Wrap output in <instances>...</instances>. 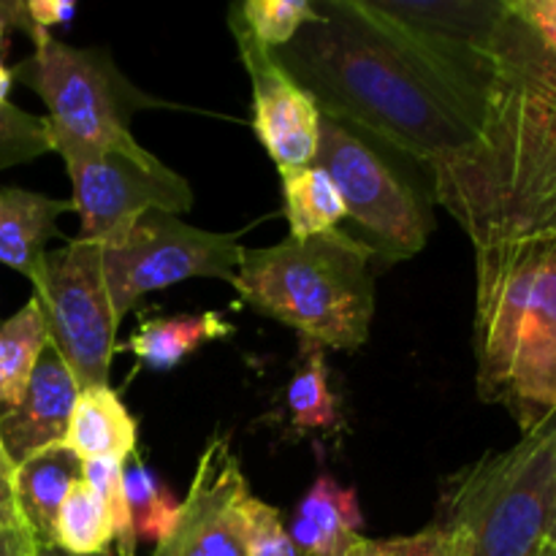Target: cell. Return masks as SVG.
I'll return each instance as SVG.
<instances>
[{
  "instance_id": "cell-20",
  "label": "cell",
  "mask_w": 556,
  "mask_h": 556,
  "mask_svg": "<svg viewBox=\"0 0 556 556\" xmlns=\"http://www.w3.org/2000/svg\"><path fill=\"white\" fill-rule=\"evenodd\" d=\"M286 405L296 429H334L340 424V410L329 386L326 348L299 337V364L286 389Z\"/></svg>"
},
{
  "instance_id": "cell-13",
  "label": "cell",
  "mask_w": 556,
  "mask_h": 556,
  "mask_svg": "<svg viewBox=\"0 0 556 556\" xmlns=\"http://www.w3.org/2000/svg\"><path fill=\"white\" fill-rule=\"evenodd\" d=\"M79 383L52 345L43 348L20 402L0 407V448L22 465L41 451L65 443Z\"/></svg>"
},
{
  "instance_id": "cell-15",
  "label": "cell",
  "mask_w": 556,
  "mask_h": 556,
  "mask_svg": "<svg viewBox=\"0 0 556 556\" xmlns=\"http://www.w3.org/2000/svg\"><path fill=\"white\" fill-rule=\"evenodd\" d=\"M65 212H74L71 199H52L11 185L0 188V264L33 280L49 239L60 237L58 217Z\"/></svg>"
},
{
  "instance_id": "cell-4",
  "label": "cell",
  "mask_w": 556,
  "mask_h": 556,
  "mask_svg": "<svg viewBox=\"0 0 556 556\" xmlns=\"http://www.w3.org/2000/svg\"><path fill=\"white\" fill-rule=\"evenodd\" d=\"M372 248L348 231L242 248L233 291L255 313L334 351L367 345L375 315Z\"/></svg>"
},
{
  "instance_id": "cell-29",
  "label": "cell",
  "mask_w": 556,
  "mask_h": 556,
  "mask_svg": "<svg viewBox=\"0 0 556 556\" xmlns=\"http://www.w3.org/2000/svg\"><path fill=\"white\" fill-rule=\"evenodd\" d=\"M27 16H30L33 22V43L36 47H41L43 41H49L52 38V27H60V25H68L71 20L76 16V3H71V0H27Z\"/></svg>"
},
{
  "instance_id": "cell-25",
  "label": "cell",
  "mask_w": 556,
  "mask_h": 556,
  "mask_svg": "<svg viewBox=\"0 0 556 556\" xmlns=\"http://www.w3.org/2000/svg\"><path fill=\"white\" fill-rule=\"evenodd\" d=\"M123 467L125 462H117V459L85 462V467H81V478H85L87 486L101 497L103 508H106L109 519H112L114 543H117L114 552L119 556H136V541H139V538H136L128 497H125Z\"/></svg>"
},
{
  "instance_id": "cell-30",
  "label": "cell",
  "mask_w": 556,
  "mask_h": 556,
  "mask_svg": "<svg viewBox=\"0 0 556 556\" xmlns=\"http://www.w3.org/2000/svg\"><path fill=\"white\" fill-rule=\"evenodd\" d=\"M510 5L556 54V0H510Z\"/></svg>"
},
{
  "instance_id": "cell-6",
  "label": "cell",
  "mask_w": 556,
  "mask_h": 556,
  "mask_svg": "<svg viewBox=\"0 0 556 556\" xmlns=\"http://www.w3.org/2000/svg\"><path fill=\"white\" fill-rule=\"evenodd\" d=\"M11 74L49 109V139L58 155L136 144L130 117L155 103L101 47H71L49 38Z\"/></svg>"
},
{
  "instance_id": "cell-17",
  "label": "cell",
  "mask_w": 556,
  "mask_h": 556,
  "mask_svg": "<svg viewBox=\"0 0 556 556\" xmlns=\"http://www.w3.org/2000/svg\"><path fill=\"white\" fill-rule=\"evenodd\" d=\"M85 462L65 445L41 451L14 470V500L22 521L36 543H52L54 519L68 497L71 486L81 478Z\"/></svg>"
},
{
  "instance_id": "cell-18",
  "label": "cell",
  "mask_w": 556,
  "mask_h": 556,
  "mask_svg": "<svg viewBox=\"0 0 556 556\" xmlns=\"http://www.w3.org/2000/svg\"><path fill=\"white\" fill-rule=\"evenodd\" d=\"M226 334H231V326L217 313L163 315L141 320L139 329L130 334L128 351L139 358L141 367L166 372L182 364L204 342L220 340Z\"/></svg>"
},
{
  "instance_id": "cell-12",
  "label": "cell",
  "mask_w": 556,
  "mask_h": 556,
  "mask_svg": "<svg viewBox=\"0 0 556 556\" xmlns=\"http://www.w3.org/2000/svg\"><path fill=\"white\" fill-rule=\"evenodd\" d=\"M228 27L253 87V130L277 172H299L315 163L320 136V109L299 81L277 63L275 52L261 47L237 11H228Z\"/></svg>"
},
{
  "instance_id": "cell-16",
  "label": "cell",
  "mask_w": 556,
  "mask_h": 556,
  "mask_svg": "<svg viewBox=\"0 0 556 556\" xmlns=\"http://www.w3.org/2000/svg\"><path fill=\"white\" fill-rule=\"evenodd\" d=\"M136 440H139L136 418L112 386L79 389L63 443L71 454L79 456L81 462H128L136 454Z\"/></svg>"
},
{
  "instance_id": "cell-34",
  "label": "cell",
  "mask_w": 556,
  "mask_h": 556,
  "mask_svg": "<svg viewBox=\"0 0 556 556\" xmlns=\"http://www.w3.org/2000/svg\"><path fill=\"white\" fill-rule=\"evenodd\" d=\"M11 85H14V74H11V71L3 65V60H0V106L9 103Z\"/></svg>"
},
{
  "instance_id": "cell-24",
  "label": "cell",
  "mask_w": 556,
  "mask_h": 556,
  "mask_svg": "<svg viewBox=\"0 0 556 556\" xmlns=\"http://www.w3.org/2000/svg\"><path fill=\"white\" fill-rule=\"evenodd\" d=\"M233 11L244 30L269 52L291 43L307 22L318 20V9L309 0H248Z\"/></svg>"
},
{
  "instance_id": "cell-28",
  "label": "cell",
  "mask_w": 556,
  "mask_h": 556,
  "mask_svg": "<svg viewBox=\"0 0 556 556\" xmlns=\"http://www.w3.org/2000/svg\"><path fill=\"white\" fill-rule=\"evenodd\" d=\"M348 556H454L448 535L440 525L427 527V530L416 532V535L405 538H383V541H372V538H358Z\"/></svg>"
},
{
  "instance_id": "cell-1",
  "label": "cell",
  "mask_w": 556,
  "mask_h": 556,
  "mask_svg": "<svg viewBox=\"0 0 556 556\" xmlns=\"http://www.w3.org/2000/svg\"><path fill=\"white\" fill-rule=\"evenodd\" d=\"M277 63L320 114L434 172L476 141L481 98L434 71L364 0H320Z\"/></svg>"
},
{
  "instance_id": "cell-37",
  "label": "cell",
  "mask_w": 556,
  "mask_h": 556,
  "mask_svg": "<svg viewBox=\"0 0 556 556\" xmlns=\"http://www.w3.org/2000/svg\"><path fill=\"white\" fill-rule=\"evenodd\" d=\"M541 556H556V548L546 546V548H543V552H541Z\"/></svg>"
},
{
  "instance_id": "cell-26",
  "label": "cell",
  "mask_w": 556,
  "mask_h": 556,
  "mask_svg": "<svg viewBox=\"0 0 556 556\" xmlns=\"http://www.w3.org/2000/svg\"><path fill=\"white\" fill-rule=\"evenodd\" d=\"M52 152L47 117L5 103L0 106V172Z\"/></svg>"
},
{
  "instance_id": "cell-36",
  "label": "cell",
  "mask_w": 556,
  "mask_h": 556,
  "mask_svg": "<svg viewBox=\"0 0 556 556\" xmlns=\"http://www.w3.org/2000/svg\"><path fill=\"white\" fill-rule=\"evenodd\" d=\"M546 546H552V548H556V510H554V521H552V530H548V541H546Z\"/></svg>"
},
{
  "instance_id": "cell-10",
  "label": "cell",
  "mask_w": 556,
  "mask_h": 556,
  "mask_svg": "<svg viewBox=\"0 0 556 556\" xmlns=\"http://www.w3.org/2000/svg\"><path fill=\"white\" fill-rule=\"evenodd\" d=\"M71 204L79 215L81 242L101 244L144 212L185 215L193 210V188L182 174L157 161L136 141L130 147L65 152Z\"/></svg>"
},
{
  "instance_id": "cell-2",
  "label": "cell",
  "mask_w": 556,
  "mask_h": 556,
  "mask_svg": "<svg viewBox=\"0 0 556 556\" xmlns=\"http://www.w3.org/2000/svg\"><path fill=\"white\" fill-rule=\"evenodd\" d=\"M432 177L472 248L556 237V54L505 0L476 141Z\"/></svg>"
},
{
  "instance_id": "cell-22",
  "label": "cell",
  "mask_w": 556,
  "mask_h": 556,
  "mask_svg": "<svg viewBox=\"0 0 556 556\" xmlns=\"http://www.w3.org/2000/svg\"><path fill=\"white\" fill-rule=\"evenodd\" d=\"M114 543V527L103 508L101 497L87 486L85 478L71 486L68 497L63 500L54 519L52 546L63 548L65 554L92 556L109 552Z\"/></svg>"
},
{
  "instance_id": "cell-9",
  "label": "cell",
  "mask_w": 556,
  "mask_h": 556,
  "mask_svg": "<svg viewBox=\"0 0 556 556\" xmlns=\"http://www.w3.org/2000/svg\"><path fill=\"white\" fill-rule=\"evenodd\" d=\"M30 282L49 345L79 389L109 386L119 320L103 280L101 244L71 239L60 250H47Z\"/></svg>"
},
{
  "instance_id": "cell-11",
  "label": "cell",
  "mask_w": 556,
  "mask_h": 556,
  "mask_svg": "<svg viewBox=\"0 0 556 556\" xmlns=\"http://www.w3.org/2000/svg\"><path fill=\"white\" fill-rule=\"evenodd\" d=\"M248 478L231 440H206L179 519L152 556H248Z\"/></svg>"
},
{
  "instance_id": "cell-27",
  "label": "cell",
  "mask_w": 556,
  "mask_h": 556,
  "mask_svg": "<svg viewBox=\"0 0 556 556\" xmlns=\"http://www.w3.org/2000/svg\"><path fill=\"white\" fill-rule=\"evenodd\" d=\"M248 556H302L280 510L258 497L248 503Z\"/></svg>"
},
{
  "instance_id": "cell-19",
  "label": "cell",
  "mask_w": 556,
  "mask_h": 556,
  "mask_svg": "<svg viewBox=\"0 0 556 556\" xmlns=\"http://www.w3.org/2000/svg\"><path fill=\"white\" fill-rule=\"evenodd\" d=\"M282 177V204H286L288 228L293 239L320 237L337 231L345 220V204L331 182L329 174L320 166L299 168V172L280 174Z\"/></svg>"
},
{
  "instance_id": "cell-35",
  "label": "cell",
  "mask_w": 556,
  "mask_h": 556,
  "mask_svg": "<svg viewBox=\"0 0 556 556\" xmlns=\"http://www.w3.org/2000/svg\"><path fill=\"white\" fill-rule=\"evenodd\" d=\"M5 49H9V27L0 20V52H5Z\"/></svg>"
},
{
  "instance_id": "cell-8",
  "label": "cell",
  "mask_w": 556,
  "mask_h": 556,
  "mask_svg": "<svg viewBox=\"0 0 556 556\" xmlns=\"http://www.w3.org/2000/svg\"><path fill=\"white\" fill-rule=\"evenodd\" d=\"M239 233L195 228L168 212H144L101 242L103 280L117 320L144 293L163 291L193 277H212L231 286L242 244Z\"/></svg>"
},
{
  "instance_id": "cell-14",
  "label": "cell",
  "mask_w": 556,
  "mask_h": 556,
  "mask_svg": "<svg viewBox=\"0 0 556 556\" xmlns=\"http://www.w3.org/2000/svg\"><path fill=\"white\" fill-rule=\"evenodd\" d=\"M362 527L364 514L356 492L324 472L296 505L288 535L302 556H348L362 538Z\"/></svg>"
},
{
  "instance_id": "cell-5",
  "label": "cell",
  "mask_w": 556,
  "mask_h": 556,
  "mask_svg": "<svg viewBox=\"0 0 556 556\" xmlns=\"http://www.w3.org/2000/svg\"><path fill=\"white\" fill-rule=\"evenodd\" d=\"M556 510V418L454 478L445 519L454 556H541Z\"/></svg>"
},
{
  "instance_id": "cell-21",
  "label": "cell",
  "mask_w": 556,
  "mask_h": 556,
  "mask_svg": "<svg viewBox=\"0 0 556 556\" xmlns=\"http://www.w3.org/2000/svg\"><path fill=\"white\" fill-rule=\"evenodd\" d=\"M49 345L47 326L36 299L25 304L16 315H11L0 326V378H3V405L11 407L20 402L43 348Z\"/></svg>"
},
{
  "instance_id": "cell-31",
  "label": "cell",
  "mask_w": 556,
  "mask_h": 556,
  "mask_svg": "<svg viewBox=\"0 0 556 556\" xmlns=\"http://www.w3.org/2000/svg\"><path fill=\"white\" fill-rule=\"evenodd\" d=\"M36 538L22 519H0V556H33Z\"/></svg>"
},
{
  "instance_id": "cell-7",
  "label": "cell",
  "mask_w": 556,
  "mask_h": 556,
  "mask_svg": "<svg viewBox=\"0 0 556 556\" xmlns=\"http://www.w3.org/2000/svg\"><path fill=\"white\" fill-rule=\"evenodd\" d=\"M315 166L337 185L345 215L378 258L396 264L421 253L434 231L432 201L356 130L320 114Z\"/></svg>"
},
{
  "instance_id": "cell-23",
  "label": "cell",
  "mask_w": 556,
  "mask_h": 556,
  "mask_svg": "<svg viewBox=\"0 0 556 556\" xmlns=\"http://www.w3.org/2000/svg\"><path fill=\"white\" fill-rule=\"evenodd\" d=\"M123 483L136 538H150L155 543L166 541L168 532L177 525L182 503L174 500L172 489H166L157 481L155 472L139 459V454H134L125 462Z\"/></svg>"
},
{
  "instance_id": "cell-3",
  "label": "cell",
  "mask_w": 556,
  "mask_h": 556,
  "mask_svg": "<svg viewBox=\"0 0 556 556\" xmlns=\"http://www.w3.org/2000/svg\"><path fill=\"white\" fill-rule=\"evenodd\" d=\"M476 389L521 434L556 418V237L476 248Z\"/></svg>"
},
{
  "instance_id": "cell-33",
  "label": "cell",
  "mask_w": 556,
  "mask_h": 556,
  "mask_svg": "<svg viewBox=\"0 0 556 556\" xmlns=\"http://www.w3.org/2000/svg\"><path fill=\"white\" fill-rule=\"evenodd\" d=\"M33 556H74V554H65L63 548L52 546V543H36V552H33ZM92 556H119L114 548H109V552L103 554H92Z\"/></svg>"
},
{
  "instance_id": "cell-32",
  "label": "cell",
  "mask_w": 556,
  "mask_h": 556,
  "mask_svg": "<svg viewBox=\"0 0 556 556\" xmlns=\"http://www.w3.org/2000/svg\"><path fill=\"white\" fill-rule=\"evenodd\" d=\"M14 462L0 448V519H22L14 500Z\"/></svg>"
}]
</instances>
